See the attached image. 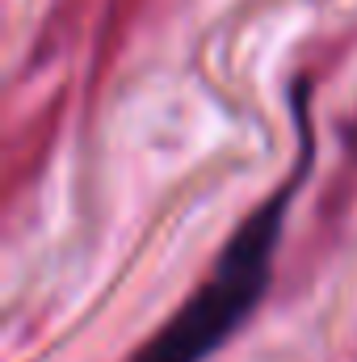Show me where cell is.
Wrapping results in <instances>:
<instances>
[{
  "instance_id": "obj_1",
  "label": "cell",
  "mask_w": 357,
  "mask_h": 362,
  "mask_svg": "<svg viewBox=\"0 0 357 362\" xmlns=\"http://www.w3.org/2000/svg\"><path fill=\"white\" fill-rule=\"evenodd\" d=\"M298 177H303V169L282 189H273L231 232V240L214 257L206 282L173 312V320H164L156 329L152 341H143L131 354V362H206L219 346H227L236 337V329L257 312L269 278H273V257L282 245L286 211H290Z\"/></svg>"
}]
</instances>
